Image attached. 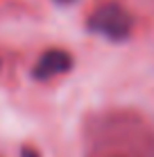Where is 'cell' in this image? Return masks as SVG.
<instances>
[{"label": "cell", "instance_id": "cell-2", "mask_svg": "<svg viewBox=\"0 0 154 157\" xmlns=\"http://www.w3.org/2000/svg\"><path fill=\"white\" fill-rule=\"evenodd\" d=\"M70 64H73V59H70L68 52L48 50L39 57V62H36V66H34V75L39 80H50V78H57V75L66 73L68 68H70Z\"/></svg>", "mask_w": 154, "mask_h": 157}, {"label": "cell", "instance_id": "cell-3", "mask_svg": "<svg viewBox=\"0 0 154 157\" xmlns=\"http://www.w3.org/2000/svg\"><path fill=\"white\" fill-rule=\"evenodd\" d=\"M59 2H70V0H59Z\"/></svg>", "mask_w": 154, "mask_h": 157}, {"label": "cell", "instance_id": "cell-1", "mask_svg": "<svg viewBox=\"0 0 154 157\" xmlns=\"http://www.w3.org/2000/svg\"><path fill=\"white\" fill-rule=\"evenodd\" d=\"M131 21L127 12L118 5H104V7L95 9V14L88 18V30L95 34H102L107 39H125L129 34Z\"/></svg>", "mask_w": 154, "mask_h": 157}]
</instances>
